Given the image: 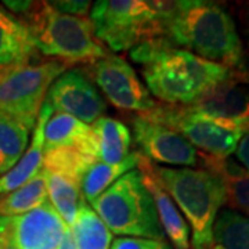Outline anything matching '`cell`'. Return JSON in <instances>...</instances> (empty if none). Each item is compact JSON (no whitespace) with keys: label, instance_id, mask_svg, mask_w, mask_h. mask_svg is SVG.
Masks as SVG:
<instances>
[{"label":"cell","instance_id":"cell-1","mask_svg":"<svg viewBox=\"0 0 249 249\" xmlns=\"http://www.w3.org/2000/svg\"><path fill=\"white\" fill-rule=\"evenodd\" d=\"M172 46L231 70L249 83V58L237 25L222 4L211 0L163 1V37Z\"/></svg>","mask_w":249,"mask_h":249},{"label":"cell","instance_id":"cell-2","mask_svg":"<svg viewBox=\"0 0 249 249\" xmlns=\"http://www.w3.org/2000/svg\"><path fill=\"white\" fill-rule=\"evenodd\" d=\"M129 55L140 67L150 94L165 106L190 107L217 86L238 80L231 70L178 49L165 39L137 46Z\"/></svg>","mask_w":249,"mask_h":249},{"label":"cell","instance_id":"cell-3","mask_svg":"<svg viewBox=\"0 0 249 249\" xmlns=\"http://www.w3.org/2000/svg\"><path fill=\"white\" fill-rule=\"evenodd\" d=\"M29 29L42 57L65 64L89 65L109 52L94 35L89 18L60 13L50 1H3Z\"/></svg>","mask_w":249,"mask_h":249},{"label":"cell","instance_id":"cell-4","mask_svg":"<svg viewBox=\"0 0 249 249\" xmlns=\"http://www.w3.org/2000/svg\"><path fill=\"white\" fill-rule=\"evenodd\" d=\"M151 170L184 216L191 248L209 249L213 223L226 205L222 180L202 168H169L151 162Z\"/></svg>","mask_w":249,"mask_h":249},{"label":"cell","instance_id":"cell-5","mask_svg":"<svg viewBox=\"0 0 249 249\" xmlns=\"http://www.w3.org/2000/svg\"><path fill=\"white\" fill-rule=\"evenodd\" d=\"M89 205L112 234L166 240L154 199L139 169L127 172Z\"/></svg>","mask_w":249,"mask_h":249},{"label":"cell","instance_id":"cell-6","mask_svg":"<svg viewBox=\"0 0 249 249\" xmlns=\"http://www.w3.org/2000/svg\"><path fill=\"white\" fill-rule=\"evenodd\" d=\"M89 19L107 50L130 52L163 37V1L98 0L91 6Z\"/></svg>","mask_w":249,"mask_h":249},{"label":"cell","instance_id":"cell-7","mask_svg":"<svg viewBox=\"0 0 249 249\" xmlns=\"http://www.w3.org/2000/svg\"><path fill=\"white\" fill-rule=\"evenodd\" d=\"M67 70L62 62L47 60L0 71V114L34 130L47 91Z\"/></svg>","mask_w":249,"mask_h":249},{"label":"cell","instance_id":"cell-8","mask_svg":"<svg viewBox=\"0 0 249 249\" xmlns=\"http://www.w3.org/2000/svg\"><path fill=\"white\" fill-rule=\"evenodd\" d=\"M82 70L96 83L108 103L121 111L140 115L160 104L150 94L132 64L121 55L108 53Z\"/></svg>","mask_w":249,"mask_h":249},{"label":"cell","instance_id":"cell-9","mask_svg":"<svg viewBox=\"0 0 249 249\" xmlns=\"http://www.w3.org/2000/svg\"><path fill=\"white\" fill-rule=\"evenodd\" d=\"M140 115L173 129L194 145L196 150L216 158L231 157L244 136L237 130L193 114L184 107L158 104L152 111Z\"/></svg>","mask_w":249,"mask_h":249},{"label":"cell","instance_id":"cell-10","mask_svg":"<svg viewBox=\"0 0 249 249\" xmlns=\"http://www.w3.org/2000/svg\"><path fill=\"white\" fill-rule=\"evenodd\" d=\"M46 103L53 112L73 116L91 124L107 112V103L86 72L72 68L61 73L47 91Z\"/></svg>","mask_w":249,"mask_h":249},{"label":"cell","instance_id":"cell-11","mask_svg":"<svg viewBox=\"0 0 249 249\" xmlns=\"http://www.w3.org/2000/svg\"><path fill=\"white\" fill-rule=\"evenodd\" d=\"M132 129L139 152L152 163L169 165V168L198 166V150L173 129L142 115L132 119Z\"/></svg>","mask_w":249,"mask_h":249},{"label":"cell","instance_id":"cell-12","mask_svg":"<svg viewBox=\"0 0 249 249\" xmlns=\"http://www.w3.org/2000/svg\"><path fill=\"white\" fill-rule=\"evenodd\" d=\"M1 220L16 249H58L64 234L70 229L50 202L27 213L1 216Z\"/></svg>","mask_w":249,"mask_h":249},{"label":"cell","instance_id":"cell-13","mask_svg":"<svg viewBox=\"0 0 249 249\" xmlns=\"http://www.w3.org/2000/svg\"><path fill=\"white\" fill-rule=\"evenodd\" d=\"M187 108L240 133H249V88L238 80L226 82Z\"/></svg>","mask_w":249,"mask_h":249},{"label":"cell","instance_id":"cell-14","mask_svg":"<svg viewBox=\"0 0 249 249\" xmlns=\"http://www.w3.org/2000/svg\"><path fill=\"white\" fill-rule=\"evenodd\" d=\"M137 169L142 172L144 184L148 188L154 199V205L165 238L169 240V244L173 249L191 248V237H190L191 232L184 216L178 211V205L175 204L168 191L160 186V181L154 176L151 170V162L144 158L142 154H140Z\"/></svg>","mask_w":249,"mask_h":249},{"label":"cell","instance_id":"cell-15","mask_svg":"<svg viewBox=\"0 0 249 249\" xmlns=\"http://www.w3.org/2000/svg\"><path fill=\"white\" fill-rule=\"evenodd\" d=\"M42 60L28 27L0 6V71Z\"/></svg>","mask_w":249,"mask_h":249},{"label":"cell","instance_id":"cell-16","mask_svg":"<svg viewBox=\"0 0 249 249\" xmlns=\"http://www.w3.org/2000/svg\"><path fill=\"white\" fill-rule=\"evenodd\" d=\"M43 137L45 151L68 148L98 160L97 137L91 126L73 116L53 112L45 126Z\"/></svg>","mask_w":249,"mask_h":249},{"label":"cell","instance_id":"cell-17","mask_svg":"<svg viewBox=\"0 0 249 249\" xmlns=\"http://www.w3.org/2000/svg\"><path fill=\"white\" fill-rule=\"evenodd\" d=\"M198 166L214 173L222 180L226 205L231 211L249 216V172L238 162L229 158H216L198 151Z\"/></svg>","mask_w":249,"mask_h":249},{"label":"cell","instance_id":"cell-18","mask_svg":"<svg viewBox=\"0 0 249 249\" xmlns=\"http://www.w3.org/2000/svg\"><path fill=\"white\" fill-rule=\"evenodd\" d=\"M52 114H53V109L45 101L43 107L40 109V114L37 116L35 127H34L32 134H31V140H29L27 151L9 173H6L4 176L0 178V196H4L10 191L21 187L22 184H25L27 181H29L32 178H35L36 175L42 170V168H43V151H45L43 130H45L46 124H47Z\"/></svg>","mask_w":249,"mask_h":249},{"label":"cell","instance_id":"cell-19","mask_svg":"<svg viewBox=\"0 0 249 249\" xmlns=\"http://www.w3.org/2000/svg\"><path fill=\"white\" fill-rule=\"evenodd\" d=\"M90 126L97 137L98 160L101 162L118 163L130 154L133 137L124 122L103 116Z\"/></svg>","mask_w":249,"mask_h":249},{"label":"cell","instance_id":"cell-20","mask_svg":"<svg viewBox=\"0 0 249 249\" xmlns=\"http://www.w3.org/2000/svg\"><path fill=\"white\" fill-rule=\"evenodd\" d=\"M140 160V152H130L122 162L118 163H106L97 160L94 162L86 175L82 178V194L86 202L89 204L94 198L101 196L108 187H111L116 180L122 178L127 172L137 168Z\"/></svg>","mask_w":249,"mask_h":249},{"label":"cell","instance_id":"cell-21","mask_svg":"<svg viewBox=\"0 0 249 249\" xmlns=\"http://www.w3.org/2000/svg\"><path fill=\"white\" fill-rule=\"evenodd\" d=\"M49 202L47 181L43 168L25 184L0 196V214L11 217L31 212Z\"/></svg>","mask_w":249,"mask_h":249},{"label":"cell","instance_id":"cell-22","mask_svg":"<svg viewBox=\"0 0 249 249\" xmlns=\"http://www.w3.org/2000/svg\"><path fill=\"white\" fill-rule=\"evenodd\" d=\"M45 173L49 202L54 208V211L60 214V217L65 222V224L71 227L80 205L83 201H86L82 194L80 183L65 176L49 173L46 170Z\"/></svg>","mask_w":249,"mask_h":249},{"label":"cell","instance_id":"cell-23","mask_svg":"<svg viewBox=\"0 0 249 249\" xmlns=\"http://www.w3.org/2000/svg\"><path fill=\"white\" fill-rule=\"evenodd\" d=\"M209 249H249V216L222 209L213 223Z\"/></svg>","mask_w":249,"mask_h":249},{"label":"cell","instance_id":"cell-24","mask_svg":"<svg viewBox=\"0 0 249 249\" xmlns=\"http://www.w3.org/2000/svg\"><path fill=\"white\" fill-rule=\"evenodd\" d=\"M78 249H111L112 232L86 201L80 205L73 224L70 227Z\"/></svg>","mask_w":249,"mask_h":249},{"label":"cell","instance_id":"cell-25","mask_svg":"<svg viewBox=\"0 0 249 249\" xmlns=\"http://www.w3.org/2000/svg\"><path fill=\"white\" fill-rule=\"evenodd\" d=\"M32 130L25 124L0 114V178L9 173L25 154Z\"/></svg>","mask_w":249,"mask_h":249},{"label":"cell","instance_id":"cell-26","mask_svg":"<svg viewBox=\"0 0 249 249\" xmlns=\"http://www.w3.org/2000/svg\"><path fill=\"white\" fill-rule=\"evenodd\" d=\"M97 160H100L68 148H55L43 151V169L46 172L72 178L80 184L86 172Z\"/></svg>","mask_w":249,"mask_h":249},{"label":"cell","instance_id":"cell-27","mask_svg":"<svg viewBox=\"0 0 249 249\" xmlns=\"http://www.w3.org/2000/svg\"><path fill=\"white\" fill-rule=\"evenodd\" d=\"M111 249H173L168 240H151L140 237H118L112 240Z\"/></svg>","mask_w":249,"mask_h":249},{"label":"cell","instance_id":"cell-28","mask_svg":"<svg viewBox=\"0 0 249 249\" xmlns=\"http://www.w3.org/2000/svg\"><path fill=\"white\" fill-rule=\"evenodd\" d=\"M50 4L54 9L60 13L68 14V16H73V17H83L89 18L90 10H91V1L85 0H65V1H50Z\"/></svg>","mask_w":249,"mask_h":249},{"label":"cell","instance_id":"cell-29","mask_svg":"<svg viewBox=\"0 0 249 249\" xmlns=\"http://www.w3.org/2000/svg\"><path fill=\"white\" fill-rule=\"evenodd\" d=\"M234 154L241 166L249 172V133H245L241 137Z\"/></svg>","mask_w":249,"mask_h":249},{"label":"cell","instance_id":"cell-30","mask_svg":"<svg viewBox=\"0 0 249 249\" xmlns=\"http://www.w3.org/2000/svg\"><path fill=\"white\" fill-rule=\"evenodd\" d=\"M58 249H78V245H76V241H75V237L72 234L71 229H68L65 231L61 242L58 245Z\"/></svg>","mask_w":249,"mask_h":249},{"label":"cell","instance_id":"cell-31","mask_svg":"<svg viewBox=\"0 0 249 249\" xmlns=\"http://www.w3.org/2000/svg\"><path fill=\"white\" fill-rule=\"evenodd\" d=\"M0 249H16L14 245L10 242L7 234L4 231L3 227V220H1V214H0Z\"/></svg>","mask_w":249,"mask_h":249},{"label":"cell","instance_id":"cell-32","mask_svg":"<svg viewBox=\"0 0 249 249\" xmlns=\"http://www.w3.org/2000/svg\"><path fill=\"white\" fill-rule=\"evenodd\" d=\"M242 27H244V34L247 36V43L249 46V6L244 9L242 13Z\"/></svg>","mask_w":249,"mask_h":249}]
</instances>
